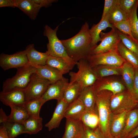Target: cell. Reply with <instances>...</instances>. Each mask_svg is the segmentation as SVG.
Returning a JSON list of instances; mask_svg holds the SVG:
<instances>
[{"mask_svg": "<svg viewBox=\"0 0 138 138\" xmlns=\"http://www.w3.org/2000/svg\"><path fill=\"white\" fill-rule=\"evenodd\" d=\"M68 56L76 63L82 59L87 60L93 49L88 24L85 22L79 32L73 37L61 40Z\"/></svg>", "mask_w": 138, "mask_h": 138, "instance_id": "obj_1", "label": "cell"}, {"mask_svg": "<svg viewBox=\"0 0 138 138\" xmlns=\"http://www.w3.org/2000/svg\"><path fill=\"white\" fill-rule=\"evenodd\" d=\"M96 104L99 118V127L105 138L110 135L109 126L112 113L110 107L111 92L104 90L95 92Z\"/></svg>", "mask_w": 138, "mask_h": 138, "instance_id": "obj_2", "label": "cell"}, {"mask_svg": "<svg viewBox=\"0 0 138 138\" xmlns=\"http://www.w3.org/2000/svg\"><path fill=\"white\" fill-rule=\"evenodd\" d=\"M17 70L14 76L3 82L2 91L5 92L16 90H26L32 75L36 73V68L28 63L17 68Z\"/></svg>", "mask_w": 138, "mask_h": 138, "instance_id": "obj_3", "label": "cell"}, {"mask_svg": "<svg viewBox=\"0 0 138 138\" xmlns=\"http://www.w3.org/2000/svg\"><path fill=\"white\" fill-rule=\"evenodd\" d=\"M59 26H57L54 29L47 25L44 26L43 34L48 40L47 51L49 55L62 58L73 68L76 63L68 56L61 40L57 36Z\"/></svg>", "mask_w": 138, "mask_h": 138, "instance_id": "obj_4", "label": "cell"}, {"mask_svg": "<svg viewBox=\"0 0 138 138\" xmlns=\"http://www.w3.org/2000/svg\"><path fill=\"white\" fill-rule=\"evenodd\" d=\"M78 70L76 72H69L70 84L74 83L79 84L81 91L87 87L93 85L97 80L88 61L82 59L76 63Z\"/></svg>", "mask_w": 138, "mask_h": 138, "instance_id": "obj_5", "label": "cell"}, {"mask_svg": "<svg viewBox=\"0 0 138 138\" xmlns=\"http://www.w3.org/2000/svg\"><path fill=\"white\" fill-rule=\"evenodd\" d=\"M138 101L127 89L112 96L110 107L112 113L129 111L138 107Z\"/></svg>", "mask_w": 138, "mask_h": 138, "instance_id": "obj_6", "label": "cell"}, {"mask_svg": "<svg viewBox=\"0 0 138 138\" xmlns=\"http://www.w3.org/2000/svg\"><path fill=\"white\" fill-rule=\"evenodd\" d=\"M87 60L91 67L99 65L121 67L126 61L119 54L117 47L105 53L91 55Z\"/></svg>", "mask_w": 138, "mask_h": 138, "instance_id": "obj_7", "label": "cell"}, {"mask_svg": "<svg viewBox=\"0 0 138 138\" xmlns=\"http://www.w3.org/2000/svg\"><path fill=\"white\" fill-rule=\"evenodd\" d=\"M100 36L101 42L92 50L91 55L105 53L117 48L121 42L118 30L114 27L108 32H102Z\"/></svg>", "mask_w": 138, "mask_h": 138, "instance_id": "obj_8", "label": "cell"}, {"mask_svg": "<svg viewBox=\"0 0 138 138\" xmlns=\"http://www.w3.org/2000/svg\"><path fill=\"white\" fill-rule=\"evenodd\" d=\"M50 84L48 80L40 77L36 73L34 74L26 90L28 101L41 98Z\"/></svg>", "mask_w": 138, "mask_h": 138, "instance_id": "obj_9", "label": "cell"}, {"mask_svg": "<svg viewBox=\"0 0 138 138\" xmlns=\"http://www.w3.org/2000/svg\"><path fill=\"white\" fill-rule=\"evenodd\" d=\"M29 63L25 50L14 54L0 55V66L4 71L21 67Z\"/></svg>", "mask_w": 138, "mask_h": 138, "instance_id": "obj_10", "label": "cell"}, {"mask_svg": "<svg viewBox=\"0 0 138 138\" xmlns=\"http://www.w3.org/2000/svg\"><path fill=\"white\" fill-rule=\"evenodd\" d=\"M93 86L95 92L107 90L111 92L113 95L126 89L123 82L116 77L110 76L97 79Z\"/></svg>", "mask_w": 138, "mask_h": 138, "instance_id": "obj_11", "label": "cell"}, {"mask_svg": "<svg viewBox=\"0 0 138 138\" xmlns=\"http://www.w3.org/2000/svg\"><path fill=\"white\" fill-rule=\"evenodd\" d=\"M26 90H16L5 92L1 91L0 93V100L7 106H23L29 101L26 96Z\"/></svg>", "mask_w": 138, "mask_h": 138, "instance_id": "obj_12", "label": "cell"}, {"mask_svg": "<svg viewBox=\"0 0 138 138\" xmlns=\"http://www.w3.org/2000/svg\"><path fill=\"white\" fill-rule=\"evenodd\" d=\"M68 83L67 79L64 78L51 84L41 98L45 102L52 99L57 101L63 99L64 90Z\"/></svg>", "mask_w": 138, "mask_h": 138, "instance_id": "obj_13", "label": "cell"}, {"mask_svg": "<svg viewBox=\"0 0 138 138\" xmlns=\"http://www.w3.org/2000/svg\"><path fill=\"white\" fill-rule=\"evenodd\" d=\"M84 131V124L80 120L67 118L62 138H83Z\"/></svg>", "mask_w": 138, "mask_h": 138, "instance_id": "obj_14", "label": "cell"}, {"mask_svg": "<svg viewBox=\"0 0 138 138\" xmlns=\"http://www.w3.org/2000/svg\"><path fill=\"white\" fill-rule=\"evenodd\" d=\"M69 105L63 99L57 101L51 119L45 125V126L48 128L49 131L59 127L61 120L64 117L65 112Z\"/></svg>", "mask_w": 138, "mask_h": 138, "instance_id": "obj_15", "label": "cell"}, {"mask_svg": "<svg viewBox=\"0 0 138 138\" xmlns=\"http://www.w3.org/2000/svg\"><path fill=\"white\" fill-rule=\"evenodd\" d=\"M25 50L29 63L34 66L46 65L49 55L47 51L42 52L37 51L35 49L33 44L27 45Z\"/></svg>", "mask_w": 138, "mask_h": 138, "instance_id": "obj_16", "label": "cell"}, {"mask_svg": "<svg viewBox=\"0 0 138 138\" xmlns=\"http://www.w3.org/2000/svg\"><path fill=\"white\" fill-rule=\"evenodd\" d=\"M35 67L36 68V73L40 77L48 80L51 84L64 78L58 70L46 64Z\"/></svg>", "mask_w": 138, "mask_h": 138, "instance_id": "obj_17", "label": "cell"}, {"mask_svg": "<svg viewBox=\"0 0 138 138\" xmlns=\"http://www.w3.org/2000/svg\"><path fill=\"white\" fill-rule=\"evenodd\" d=\"M121 75L123 83L126 89L134 96V67L130 63L126 61L121 66Z\"/></svg>", "mask_w": 138, "mask_h": 138, "instance_id": "obj_18", "label": "cell"}, {"mask_svg": "<svg viewBox=\"0 0 138 138\" xmlns=\"http://www.w3.org/2000/svg\"><path fill=\"white\" fill-rule=\"evenodd\" d=\"M18 8L32 20L36 18L41 7L32 0H15Z\"/></svg>", "mask_w": 138, "mask_h": 138, "instance_id": "obj_19", "label": "cell"}, {"mask_svg": "<svg viewBox=\"0 0 138 138\" xmlns=\"http://www.w3.org/2000/svg\"><path fill=\"white\" fill-rule=\"evenodd\" d=\"M108 27L111 29L114 28L112 24L109 22L107 16L103 19L100 20L97 24L92 26L90 29V33L92 38L91 47L93 49L97 45L98 42L101 41L100 36L101 33Z\"/></svg>", "mask_w": 138, "mask_h": 138, "instance_id": "obj_20", "label": "cell"}, {"mask_svg": "<svg viewBox=\"0 0 138 138\" xmlns=\"http://www.w3.org/2000/svg\"><path fill=\"white\" fill-rule=\"evenodd\" d=\"M127 112L125 111L117 114L112 113L109 126L110 133L111 135L115 136L121 135L124 128Z\"/></svg>", "mask_w": 138, "mask_h": 138, "instance_id": "obj_21", "label": "cell"}, {"mask_svg": "<svg viewBox=\"0 0 138 138\" xmlns=\"http://www.w3.org/2000/svg\"><path fill=\"white\" fill-rule=\"evenodd\" d=\"M138 125V108L127 113L123 130L120 135L121 138H127L129 134Z\"/></svg>", "mask_w": 138, "mask_h": 138, "instance_id": "obj_22", "label": "cell"}, {"mask_svg": "<svg viewBox=\"0 0 138 138\" xmlns=\"http://www.w3.org/2000/svg\"><path fill=\"white\" fill-rule=\"evenodd\" d=\"M86 109H94L96 108L95 94L93 85L83 89L78 99Z\"/></svg>", "mask_w": 138, "mask_h": 138, "instance_id": "obj_23", "label": "cell"}, {"mask_svg": "<svg viewBox=\"0 0 138 138\" xmlns=\"http://www.w3.org/2000/svg\"><path fill=\"white\" fill-rule=\"evenodd\" d=\"M80 120L84 125L91 129L98 127L99 118L96 106L94 109H86Z\"/></svg>", "mask_w": 138, "mask_h": 138, "instance_id": "obj_24", "label": "cell"}, {"mask_svg": "<svg viewBox=\"0 0 138 138\" xmlns=\"http://www.w3.org/2000/svg\"><path fill=\"white\" fill-rule=\"evenodd\" d=\"M11 112L8 116V121L23 124L30 115L25 108L21 105H10Z\"/></svg>", "mask_w": 138, "mask_h": 138, "instance_id": "obj_25", "label": "cell"}, {"mask_svg": "<svg viewBox=\"0 0 138 138\" xmlns=\"http://www.w3.org/2000/svg\"><path fill=\"white\" fill-rule=\"evenodd\" d=\"M86 109L84 105L77 99L69 105L65 112L64 117L80 120Z\"/></svg>", "mask_w": 138, "mask_h": 138, "instance_id": "obj_26", "label": "cell"}, {"mask_svg": "<svg viewBox=\"0 0 138 138\" xmlns=\"http://www.w3.org/2000/svg\"><path fill=\"white\" fill-rule=\"evenodd\" d=\"M121 67L99 65L92 68L98 79L113 75H121Z\"/></svg>", "mask_w": 138, "mask_h": 138, "instance_id": "obj_27", "label": "cell"}, {"mask_svg": "<svg viewBox=\"0 0 138 138\" xmlns=\"http://www.w3.org/2000/svg\"><path fill=\"white\" fill-rule=\"evenodd\" d=\"M42 119L30 116L23 123L25 133L30 135L35 134L42 129Z\"/></svg>", "mask_w": 138, "mask_h": 138, "instance_id": "obj_28", "label": "cell"}, {"mask_svg": "<svg viewBox=\"0 0 138 138\" xmlns=\"http://www.w3.org/2000/svg\"><path fill=\"white\" fill-rule=\"evenodd\" d=\"M46 64L57 69L63 75L70 72L73 68L62 58L49 55Z\"/></svg>", "mask_w": 138, "mask_h": 138, "instance_id": "obj_29", "label": "cell"}, {"mask_svg": "<svg viewBox=\"0 0 138 138\" xmlns=\"http://www.w3.org/2000/svg\"><path fill=\"white\" fill-rule=\"evenodd\" d=\"M81 91L80 85L76 83H68L64 90L63 99L70 104L78 99Z\"/></svg>", "mask_w": 138, "mask_h": 138, "instance_id": "obj_30", "label": "cell"}, {"mask_svg": "<svg viewBox=\"0 0 138 138\" xmlns=\"http://www.w3.org/2000/svg\"><path fill=\"white\" fill-rule=\"evenodd\" d=\"M106 16H107L110 23L112 25L128 20V14L121 8L118 3Z\"/></svg>", "mask_w": 138, "mask_h": 138, "instance_id": "obj_31", "label": "cell"}, {"mask_svg": "<svg viewBox=\"0 0 138 138\" xmlns=\"http://www.w3.org/2000/svg\"><path fill=\"white\" fill-rule=\"evenodd\" d=\"M117 49L121 57L132 65L135 68H138V56L127 49L121 41L118 44Z\"/></svg>", "mask_w": 138, "mask_h": 138, "instance_id": "obj_32", "label": "cell"}, {"mask_svg": "<svg viewBox=\"0 0 138 138\" xmlns=\"http://www.w3.org/2000/svg\"><path fill=\"white\" fill-rule=\"evenodd\" d=\"M1 125L5 127L9 138H15L21 134L25 133L22 123L8 121Z\"/></svg>", "mask_w": 138, "mask_h": 138, "instance_id": "obj_33", "label": "cell"}, {"mask_svg": "<svg viewBox=\"0 0 138 138\" xmlns=\"http://www.w3.org/2000/svg\"><path fill=\"white\" fill-rule=\"evenodd\" d=\"M45 102L41 98L29 101L23 106L28 112L30 116L37 118L40 117L41 108Z\"/></svg>", "mask_w": 138, "mask_h": 138, "instance_id": "obj_34", "label": "cell"}, {"mask_svg": "<svg viewBox=\"0 0 138 138\" xmlns=\"http://www.w3.org/2000/svg\"><path fill=\"white\" fill-rule=\"evenodd\" d=\"M138 7V0L128 14V20L130 25L132 35L134 39L138 42V19L137 15V9Z\"/></svg>", "mask_w": 138, "mask_h": 138, "instance_id": "obj_35", "label": "cell"}, {"mask_svg": "<svg viewBox=\"0 0 138 138\" xmlns=\"http://www.w3.org/2000/svg\"><path fill=\"white\" fill-rule=\"evenodd\" d=\"M118 32L121 42L127 49L138 56V43L132 40L129 36L118 30Z\"/></svg>", "mask_w": 138, "mask_h": 138, "instance_id": "obj_36", "label": "cell"}, {"mask_svg": "<svg viewBox=\"0 0 138 138\" xmlns=\"http://www.w3.org/2000/svg\"><path fill=\"white\" fill-rule=\"evenodd\" d=\"M112 25L114 27L123 34L129 36L132 40L138 43V42L134 39L132 35L128 19Z\"/></svg>", "mask_w": 138, "mask_h": 138, "instance_id": "obj_37", "label": "cell"}, {"mask_svg": "<svg viewBox=\"0 0 138 138\" xmlns=\"http://www.w3.org/2000/svg\"><path fill=\"white\" fill-rule=\"evenodd\" d=\"M84 131L83 138H105L99 126L91 129L84 125Z\"/></svg>", "mask_w": 138, "mask_h": 138, "instance_id": "obj_38", "label": "cell"}, {"mask_svg": "<svg viewBox=\"0 0 138 138\" xmlns=\"http://www.w3.org/2000/svg\"><path fill=\"white\" fill-rule=\"evenodd\" d=\"M137 1V0H119V4L121 8L128 14Z\"/></svg>", "mask_w": 138, "mask_h": 138, "instance_id": "obj_39", "label": "cell"}, {"mask_svg": "<svg viewBox=\"0 0 138 138\" xmlns=\"http://www.w3.org/2000/svg\"><path fill=\"white\" fill-rule=\"evenodd\" d=\"M119 3V0H105L104 6L101 20L103 19L116 4Z\"/></svg>", "mask_w": 138, "mask_h": 138, "instance_id": "obj_40", "label": "cell"}, {"mask_svg": "<svg viewBox=\"0 0 138 138\" xmlns=\"http://www.w3.org/2000/svg\"><path fill=\"white\" fill-rule=\"evenodd\" d=\"M36 4L40 7L41 8L44 7H48L52 5V4L56 2L57 1L56 0H32Z\"/></svg>", "mask_w": 138, "mask_h": 138, "instance_id": "obj_41", "label": "cell"}, {"mask_svg": "<svg viewBox=\"0 0 138 138\" xmlns=\"http://www.w3.org/2000/svg\"><path fill=\"white\" fill-rule=\"evenodd\" d=\"M134 82V96L138 101V68H135Z\"/></svg>", "mask_w": 138, "mask_h": 138, "instance_id": "obj_42", "label": "cell"}, {"mask_svg": "<svg viewBox=\"0 0 138 138\" xmlns=\"http://www.w3.org/2000/svg\"><path fill=\"white\" fill-rule=\"evenodd\" d=\"M16 7L15 0H0V7Z\"/></svg>", "mask_w": 138, "mask_h": 138, "instance_id": "obj_43", "label": "cell"}, {"mask_svg": "<svg viewBox=\"0 0 138 138\" xmlns=\"http://www.w3.org/2000/svg\"><path fill=\"white\" fill-rule=\"evenodd\" d=\"M8 116H7L2 108L0 109V123L1 124L8 121Z\"/></svg>", "mask_w": 138, "mask_h": 138, "instance_id": "obj_44", "label": "cell"}, {"mask_svg": "<svg viewBox=\"0 0 138 138\" xmlns=\"http://www.w3.org/2000/svg\"><path fill=\"white\" fill-rule=\"evenodd\" d=\"M0 138H9L5 127L2 125L0 127Z\"/></svg>", "mask_w": 138, "mask_h": 138, "instance_id": "obj_45", "label": "cell"}, {"mask_svg": "<svg viewBox=\"0 0 138 138\" xmlns=\"http://www.w3.org/2000/svg\"><path fill=\"white\" fill-rule=\"evenodd\" d=\"M138 136V125L128 135L127 138H133Z\"/></svg>", "mask_w": 138, "mask_h": 138, "instance_id": "obj_46", "label": "cell"}, {"mask_svg": "<svg viewBox=\"0 0 138 138\" xmlns=\"http://www.w3.org/2000/svg\"><path fill=\"white\" fill-rule=\"evenodd\" d=\"M106 138H121L120 135L113 136L110 135Z\"/></svg>", "mask_w": 138, "mask_h": 138, "instance_id": "obj_47", "label": "cell"}, {"mask_svg": "<svg viewBox=\"0 0 138 138\" xmlns=\"http://www.w3.org/2000/svg\"><path fill=\"white\" fill-rule=\"evenodd\" d=\"M137 108H138V107H137Z\"/></svg>", "mask_w": 138, "mask_h": 138, "instance_id": "obj_48", "label": "cell"}]
</instances>
